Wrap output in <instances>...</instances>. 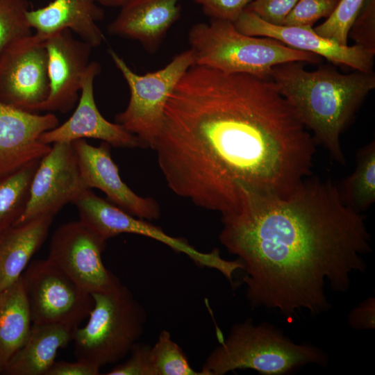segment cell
<instances>
[{"mask_svg":"<svg viewBox=\"0 0 375 375\" xmlns=\"http://www.w3.org/2000/svg\"><path fill=\"white\" fill-rule=\"evenodd\" d=\"M315 144L271 79L194 65L169 96L153 149L176 194L224 215L242 185L291 194L311 176Z\"/></svg>","mask_w":375,"mask_h":375,"instance_id":"obj_1","label":"cell"},{"mask_svg":"<svg viewBox=\"0 0 375 375\" xmlns=\"http://www.w3.org/2000/svg\"><path fill=\"white\" fill-rule=\"evenodd\" d=\"M240 190L237 210L222 215L219 239L244 265L251 306L288 319L303 309L327 311L326 284L344 292L351 274L366 268L363 256L372 248L364 217L328 179L310 176L285 197Z\"/></svg>","mask_w":375,"mask_h":375,"instance_id":"obj_2","label":"cell"},{"mask_svg":"<svg viewBox=\"0 0 375 375\" xmlns=\"http://www.w3.org/2000/svg\"><path fill=\"white\" fill-rule=\"evenodd\" d=\"M303 62L272 69L269 79L298 117L335 162L346 165L340 137L362 102L375 88L373 72L341 74L331 66L307 71Z\"/></svg>","mask_w":375,"mask_h":375,"instance_id":"obj_3","label":"cell"},{"mask_svg":"<svg viewBox=\"0 0 375 375\" xmlns=\"http://www.w3.org/2000/svg\"><path fill=\"white\" fill-rule=\"evenodd\" d=\"M195 65L226 74H247L269 78L272 69L288 62L317 64L319 56L291 48L269 38L240 33L231 22L210 19L197 23L188 32Z\"/></svg>","mask_w":375,"mask_h":375,"instance_id":"obj_4","label":"cell"},{"mask_svg":"<svg viewBox=\"0 0 375 375\" xmlns=\"http://www.w3.org/2000/svg\"><path fill=\"white\" fill-rule=\"evenodd\" d=\"M220 344L206 358L200 371L202 375H224L241 369L281 375L305 365L327 362L317 347L294 343L272 325H254L251 319L235 324Z\"/></svg>","mask_w":375,"mask_h":375,"instance_id":"obj_5","label":"cell"},{"mask_svg":"<svg viewBox=\"0 0 375 375\" xmlns=\"http://www.w3.org/2000/svg\"><path fill=\"white\" fill-rule=\"evenodd\" d=\"M93 307L87 324L73 331L76 360L99 369L127 356L143 333L147 315L131 291L121 284L91 294Z\"/></svg>","mask_w":375,"mask_h":375,"instance_id":"obj_6","label":"cell"},{"mask_svg":"<svg viewBox=\"0 0 375 375\" xmlns=\"http://www.w3.org/2000/svg\"><path fill=\"white\" fill-rule=\"evenodd\" d=\"M108 53L126 81L130 98L126 109L115 121L135 135L143 147L154 149L160 133L166 103L187 70L195 65L190 49L176 55L163 68L138 74L114 50Z\"/></svg>","mask_w":375,"mask_h":375,"instance_id":"obj_7","label":"cell"},{"mask_svg":"<svg viewBox=\"0 0 375 375\" xmlns=\"http://www.w3.org/2000/svg\"><path fill=\"white\" fill-rule=\"evenodd\" d=\"M22 277L33 324H56L74 331L88 317L92 295L47 259L30 262Z\"/></svg>","mask_w":375,"mask_h":375,"instance_id":"obj_8","label":"cell"},{"mask_svg":"<svg viewBox=\"0 0 375 375\" xmlns=\"http://www.w3.org/2000/svg\"><path fill=\"white\" fill-rule=\"evenodd\" d=\"M73 203L78 209L79 219L106 240L123 233L140 235L186 255L199 267L216 269L224 276L229 275L233 270V262L222 258L218 249L199 251L187 240L167 235L160 228L97 196L90 189L80 194Z\"/></svg>","mask_w":375,"mask_h":375,"instance_id":"obj_9","label":"cell"},{"mask_svg":"<svg viewBox=\"0 0 375 375\" xmlns=\"http://www.w3.org/2000/svg\"><path fill=\"white\" fill-rule=\"evenodd\" d=\"M106 242L80 219L69 222L53 233L47 259L90 294L109 292L122 283L103 262Z\"/></svg>","mask_w":375,"mask_h":375,"instance_id":"obj_10","label":"cell"},{"mask_svg":"<svg viewBox=\"0 0 375 375\" xmlns=\"http://www.w3.org/2000/svg\"><path fill=\"white\" fill-rule=\"evenodd\" d=\"M49 92L48 56L44 40L31 34L0 54V101L38 113Z\"/></svg>","mask_w":375,"mask_h":375,"instance_id":"obj_11","label":"cell"},{"mask_svg":"<svg viewBox=\"0 0 375 375\" xmlns=\"http://www.w3.org/2000/svg\"><path fill=\"white\" fill-rule=\"evenodd\" d=\"M88 189L72 142L53 143L34 173L27 205L16 225L44 216L54 217Z\"/></svg>","mask_w":375,"mask_h":375,"instance_id":"obj_12","label":"cell"},{"mask_svg":"<svg viewBox=\"0 0 375 375\" xmlns=\"http://www.w3.org/2000/svg\"><path fill=\"white\" fill-rule=\"evenodd\" d=\"M233 24L243 34L273 38L291 48L315 53L335 65L363 72H372L375 51L356 44L341 45L317 35L313 28L274 25L245 10Z\"/></svg>","mask_w":375,"mask_h":375,"instance_id":"obj_13","label":"cell"},{"mask_svg":"<svg viewBox=\"0 0 375 375\" xmlns=\"http://www.w3.org/2000/svg\"><path fill=\"white\" fill-rule=\"evenodd\" d=\"M48 56L49 92L40 111L67 112L76 103L90 62L92 47L62 30L44 39Z\"/></svg>","mask_w":375,"mask_h":375,"instance_id":"obj_14","label":"cell"},{"mask_svg":"<svg viewBox=\"0 0 375 375\" xmlns=\"http://www.w3.org/2000/svg\"><path fill=\"white\" fill-rule=\"evenodd\" d=\"M99 62L90 61L81 81L80 98L72 116L63 124L43 133L38 141L50 144L58 142H74L79 139L101 140L109 144L123 148L142 147L141 141L117 123L106 119L94 100V82L99 74Z\"/></svg>","mask_w":375,"mask_h":375,"instance_id":"obj_15","label":"cell"},{"mask_svg":"<svg viewBox=\"0 0 375 375\" xmlns=\"http://www.w3.org/2000/svg\"><path fill=\"white\" fill-rule=\"evenodd\" d=\"M82 178L88 189L97 188L112 203L142 219L160 217V208L151 198L135 193L121 178L110 154V144L103 142L99 147L85 139L72 142Z\"/></svg>","mask_w":375,"mask_h":375,"instance_id":"obj_16","label":"cell"},{"mask_svg":"<svg viewBox=\"0 0 375 375\" xmlns=\"http://www.w3.org/2000/svg\"><path fill=\"white\" fill-rule=\"evenodd\" d=\"M58 125V119L52 113L30 112L0 101V174L40 160L51 146L39 142L38 138Z\"/></svg>","mask_w":375,"mask_h":375,"instance_id":"obj_17","label":"cell"},{"mask_svg":"<svg viewBox=\"0 0 375 375\" xmlns=\"http://www.w3.org/2000/svg\"><path fill=\"white\" fill-rule=\"evenodd\" d=\"M181 0H132L108 26L109 33L138 41L155 53L181 16Z\"/></svg>","mask_w":375,"mask_h":375,"instance_id":"obj_18","label":"cell"},{"mask_svg":"<svg viewBox=\"0 0 375 375\" xmlns=\"http://www.w3.org/2000/svg\"><path fill=\"white\" fill-rule=\"evenodd\" d=\"M97 4L94 0H53L44 7L29 10L27 19L31 29L44 40L55 33L69 30L95 48L104 40L98 26L104 12Z\"/></svg>","mask_w":375,"mask_h":375,"instance_id":"obj_19","label":"cell"},{"mask_svg":"<svg viewBox=\"0 0 375 375\" xmlns=\"http://www.w3.org/2000/svg\"><path fill=\"white\" fill-rule=\"evenodd\" d=\"M72 329L56 324H32L28 335L1 372L3 375H47L58 349L73 339Z\"/></svg>","mask_w":375,"mask_h":375,"instance_id":"obj_20","label":"cell"},{"mask_svg":"<svg viewBox=\"0 0 375 375\" xmlns=\"http://www.w3.org/2000/svg\"><path fill=\"white\" fill-rule=\"evenodd\" d=\"M53 219L47 215L16 225L0 238V293L22 275L44 242Z\"/></svg>","mask_w":375,"mask_h":375,"instance_id":"obj_21","label":"cell"},{"mask_svg":"<svg viewBox=\"0 0 375 375\" xmlns=\"http://www.w3.org/2000/svg\"><path fill=\"white\" fill-rule=\"evenodd\" d=\"M32 324L22 275L0 293V374L26 341Z\"/></svg>","mask_w":375,"mask_h":375,"instance_id":"obj_22","label":"cell"},{"mask_svg":"<svg viewBox=\"0 0 375 375\" xmlns=\"http://www.w3.org/2000/svg\"><path fill=\"white\" fill-rule=\"evenodd\" d=\"M356 165L353 172L338 186L343 203L360 213L375 201V142L360 148L356 154Z\"/></svg>","mask_w":375,"mask_h":375,"instance_id":"obj_23","label":"cell"},{"mask_svg":"<svg viewBox=\"0 0 375 375\" xmlns=\"http://www.w3.org/2000/svg\"><path fill=\"white\" fill-rule=\"evenodd\" d=\"M40 160L0 174V238L15 226L27 205L31 183Z\"/></svg>","mask_w":375,"mask_h":375,"instance_id":"obj_24","label":"cell"},{"mask_svg":"<svg viewBox=\"0 0 375 375\" xmlns=\"http://www.w3.org/2000/svg\"><path fill=\"white\" fill-rule=\"evenodd\" d=\"M153 375H202L194 370L182 349L162 330L150 350Z\"/></svg>","mask_w":375,"mask_h":375,"instance_id":"obj_25","label":"cell"},{"mask_svg":"<svg viewBox=\"0 0 375 375\" xmlns=\"http://www.w3.org/2000/svg\"><path fill=\"white\" fill-rule=\"evenodd\" d=\"M26 0H0V54L17 40L32 34Z\"/></svg>","mask_w":375,"mask_h":375,"instance_id":"obj_26","label":"cell"},{"mask_svg":"<svg viewBox=\"0 0 375 375\" xmlns=\"http://www.w3.org/2000/svg\"><path fill=\"white\" fill-rule=\"evenodd\" d=\"M367 0H340L331 15L313 28L319 35L347 45L349 30Z\"/></svg>","mask_w":375,"mask_h":375,"instance_id":"obj_27","label":"cell"},{"mask_svg":"<svg viewBox=\"0 0 375 375\" xmlns=\"http://www.w3.org/2000/svg\"><path fill=\"white\" fill-rule=\"evenodd\" d=\"M340 0H299L283 25L312 28L319 19L329 17Z\"/></svg>","mask_w":375,"mask_h":375,"instance_id":"obj_28","label":"cell"},{"mask_svg":"<svg viewBox=\"0 0 375 375\" xmlns=\"http://www.w3.org/2000/svg\"><path fill=\"white\" fill-rule=\"evenodd\" d=\"M356 45L375 51V0H367L353 22L348 37Z\"/></svg>","mask_w":375,"mask_h":375,"instance_id":"obj_29","label":"cell"},{"mask_svg":"<svg viewBox=\"0 0 375 375\" xmlns=\"http://www.w3.org/2000/svg\"><path fill=\"white\" fill-rule=\"evenodd\" d=\"M150 345L136 342L130 351V357L105 374L153 375L150 356Z\"/></svg>","mask_w":375,"mask_h":375,"instance_id":"obj_30","label":"cell"},{"mask_svg":"<svg viewBox=\"0 0 375 375\" xmlns=\"http://www.w3.org/2000/svg\"><path fill=\"white\" fill-rule=\"evenodd\" d=\"M299 0H253L245 8L264 21L283 25V22Z\"/></svg>","mask_w":375,"mask_h":375,"instance_id":"obj_31","label":"cell"},{"mask_svg":"<svg viewBox=\"0 0 375 375\" xmlns=\"http://www.w3.org/2000/svg\"><path fill=\"white\" fill-rule=\"evenodd\" d=\"M253 0H193L210 19L235 22Z\"/></svg>","mask_w":375,"mask_h":375,"instance_id":"obj_32","label":"cell"},{"mask_svg":"<svg viewBox=\"0 0 375 375\" xmlns=\"http://www.w3.org/2000/svg\"><path fill=\"white\" fill-rule=\"evenodd\" d=\"M349 325L355 329L368 330L375 327V299L367 298L353 308L348 317Z\"/></svg>","mask_w":375,"mask_h":375,"instance_id":"obj_33","label":"cell"},{"mask_svg":"<svg viewBox=\"0 0 375 375\" xmlns=\"http://www.w3.org/2000/svg\"><path fill=\"white\" fill-rule=\"evenodd\" d=\"M100 369L83 360L55 361L47 375H97Z\"/></svg>","mask_w":375,"mask_h":375,"instance_id":"obj_34","label":"cell"},{"mask_svg":"<svg viewBox=\"0 0 375 375\" xmlns=\"http://www.w3.org/2000/svg\"><path fill=\"white\" fill-rule=\"evenodd\" d=\"M97 3L108 7L121 8L132 0H94Z\"/></svg>","mask_w":375,"mask_h":375,"instance_id":"obj_35","label":"cell"}]
</instances>
